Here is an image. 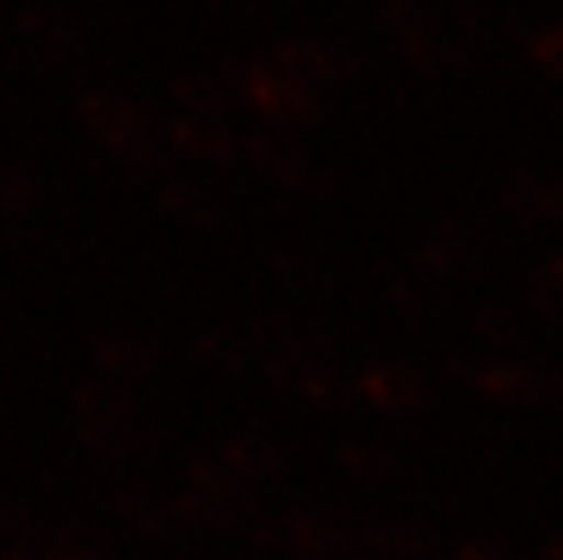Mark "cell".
I'll return each instance as SVG.
<instances>
[{
	"label": "cell",
	"instance_id": "6da1fadb",
	"mask_svg": "<svg viewBox=\"0 0 563 560\" xmlns=\"http://www.w3.org/2000/svg\"><path fill=\"white\" fill-rule=\"evenodd\" d=\"M44 560H106V557L95 553L91 546L69 542V546H58V550H52V553H44Z\"/></svg>",
	"mask_w": 563,
	"mask_h": 560
}]
</instances>
